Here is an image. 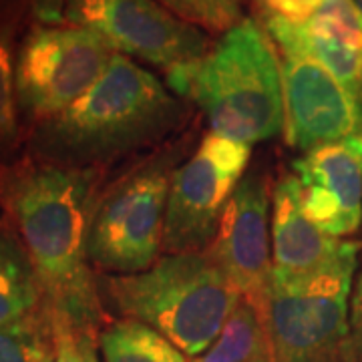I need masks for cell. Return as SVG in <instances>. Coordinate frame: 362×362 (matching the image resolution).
I'll return each mask as SVG.
<instances>
[{"label":"cell","instance_id":"cell-1","mask_svg":"<svg viewBox=\"0 0 362 362\" xmlns=\"http://www.w3.org/2000/svg\"><path fill=\"white\" fill-rule=\"evenodd\" d=\"M99 169L26 163L4 177V204L39 274L45 304L101 334L103 308L89 270Z\"/></svg>","mask_w":362,"mask_h":362},{"label":"cell","instance_id":"cell-2","mask_svg":"<svg viewBox=\"0 0 362 362\" xmlns=\"http://www.w3.org/2000/svg\"><path fill=\"white\" fill-rule=\"evenodd\" d=\"M165 77L171 89L199 105L211 133L252 145L284 131L278 52L252 18L221 35L206 57Z\"/></svg>","mask_w":362,"mask_h":362},{"label":"cell","instance_id":"cell-3","mask_svg":"<svg viewBox=\"0 0 362 362\" xmlns=\"http://www.w3.org/2000/svg\"><path fill=\"white\" fill-rule=\"evenodd\" d=\"M105 288L125 318L151 326L194 358L216 342L242 300L207 250L168 254L149 270L107 278Z\"/></svg>","mask_w":362,"mask_h":362},{"label":"cell","instance_id":"cell-4","mask_svg":"<svg viewBox=\"0 0 362 362\" xmlns=\"http://www.w3.org/2000/svg\"><path fill=\"white\" fill-rule=\"evenodd\" d=\"M183 105L147 69L115 52L93 87L63 115L47 121L51 145L77 159H107L161 139Z\"/></svg>","mask_w":362,"mask_h":362},{"label":"cell","instance_id":"cell-5","mask_svg":"<svg viewBox=\"0 0 362 362\" xmlns=\"http://www.w3.org/2000/svg\"><path fill=\"white\" fill-rule=\"evenodd\" d=\"M356 256L358 246L344 242L316 270L272 268L264 304L272 362H340Z\"/></svg>","mask_w":362,"mask_h":362},{"label":"cell","instance_id":"cell-6","mask_svg":"<svg viewBox=\"0 0 362 362\" xmlns=\"http://www.w3.org/2000/svg\"><path fill=\"white\" fill-rule=\"evenodd\" d=\"M113 47L89 28L35 25L16 54V99L26 115L52 121L103 77Z\"/></svg>","mask_w":362,"mask_h":362},{"label":"cell","instance_id":"cell-7","mask_svg":"<svg viewBox=\"0 0 362 362\" xmlns=\"http://www.w3.org/2000/svg\"><path fill=\"white\" fill-rule=\"evenodd\" d=\"M171 171L145 165L99 195L89 233V262L105 272L149 270L163 250Z\"/></svg>","mask_w":362,"mask_h":362},{"label":"cell","instance_id":"cell-8","mask_svg":"<svg viewBox=\"0 0 362 362\" xmlns=\"http://www.w3.org/2000/svg\"><path fill=\"white\" fill-rule=\"evenodd\" d=\"M250 156L246 143L207 133L194 156L171 175L163 252H199L211 244Z\"/></svg>","mask_w":362,"mask_h":362},{"label":"cell","instance_id":"cell-9","mask_svg":"<svg viewBox=\"0 0 362 362\" xmlns=\"http://www.w3.org/2000/svg\"><path fill=\"white\" fill-rule=\"evenodd\" d=\"M65 23L89 28L113 51L159 66L165 75L211 51L197 26L183 23L159 0H65Z\"/></svg>","mask_w":362,"mask_h":362},{"label":"cell","instance_id":"cell-10","mask_svg":"<svg viewBox=\"0 0 362 362\" xmlns=\"http://www.w3.org/2000/svg\"><path fill=\"white\" fill-rule=\"evenodd\" d=\"M286 109V141L300 151L362 135V103L316 59L278 49Z\"/></svg>","mask_w":362,"mask_h":362},{"label":"cell","instance_id":"cell-11","mask_svg":"<svg viewBox=\"0 0 362 362\" xmlns=\"http://www.w3.org/2000/svg\"><path fill=\"white\" fill-rule=\"evenodd\" d=\"M270 194L268 181L250 173L235 187L221 214L216 235L206 247L240 296L264 316L270 272V233H268Z\"/></svg>","mask_w":362,"mask_h":362},{"label":"cell","instance_id":"cell-12","mask_svg":"<svg viewBox=\"0 0 362 362\" xmlns=\"http://www.w3.org/2000/svg\"><path fill=\"white\" fill-rule=\"evenodd\" d=\"M300 204L308 220L330 238L362 223V135L306 151L294 161Z\"/></svg>","mask_w":362,"mask_h":362},{"label":"cell","instance_id":"cell-13","mask_svg":"<svg viewBox=\"0 0 362 362\" xmlns=\"http://www.w3.org/2000/svg\"><path fill=\"white\" fill-rule=\"evenodd\" d=\"M266 26L278 49L316 59L362 103V13L352 0H326L304 23L270 14Z\"/></svg>","mask_w":362,"mask_h":362},{"label":"cell","instance_id":"cell-14","mask_svg":"<svg viewBox=\"0 0 362 362\" xmlns=\"http://www.w3.org/2000/svg\"><path fill=\"white\" fill-rule=\"evenodd\" d=\"M344 242L320 232L300 204L296 175H284L272 194V264L288 272H310L328 264Z\"/></svg>","mask_w":362,"mask_h":362},{"label":"cell","instance_id":"cell-15","mask_svg":"<svg viewBox=\"0 0 362 362\" xmlns=\"http://www.w3.org/2000/svg\"><path fill=\"white\" fill-rule=\"evenodd\" d=\"M45 292L26 247L11 232H0V326L42 306Z\"/></svg>","mask_w":362,"mask_h":362},{"label":"cell","instance_id":"cell-16","mask_svg":"<svg viewBox=\"0 0 362 362\" xmlns=\"http://www.w3.org/2000/svg\"><path fill=\"white\" fill-rule=\"evenodd\" d=\"M258 361H272L268 330L262 312L242 298L216 342L192 362Z\"/></svg>","mask_w":362,"mask_h":362},{"label":"cell","instance_id":"cell-17","mask_svg":"<svg viewBox=\"0 0 362 362\" xmlns=\"http://www.w3.org/2000/svg\"><path fill=\"white\" fill-rule=\"evenodd\" d=\"M103 362H187V356L151 326L123 318L99 334Z\"/></svg>","mask_w":362,"mask_h":362},{"label":"cell","instance_id":"cell-18","mask_svg":"<svg viewBox=\"0 0 362 362\" xmlns=\"http://www.w3.org/2000/svg\"><path fill=\"white\" fill-rule=\"evenodd\" d=\"M0 362H52V324L45 302L35 312L0 326Z\"/></svg>","mask_w":362,"mask_h":362},{"label":"cell","instance_id":"cell-19","mask_svg":"<svg viewBox=\"0 0 362 362\" xmlns=\"http://www.w3.org/2000/svg\"><path fill=\"white\" fill-rule=\"evenodd\" d=\"M159 2L183 23L214 35H226L230 28L244 21L242 6L238 0H159Z\"/></svg>","mask_w":362,"mask_h":362},{"label":"cell","instance_id":"cell-20","mask_svg":"<svg viewBox=\"0 0 362 362\" xmlns=\"http://www.w3.org/2000/svg\"><path fill=\"white\" fill-rule=\"evenodd\" d=\"M13 35L14 26H0V149H13L18 137Z\"/></svg>","mask_w":362,"mask_h":362},{"label":"cell","instance_id":"cell-21","mask_svg":"<svg viewBox=\"0 0 362 362\" xmlns=\"http://www.w3.org/2000/svg\"><path fill=\"white\" fill-rule=\"evenodd\" d=\"M47 310L52 324V362H99V332L78 326L63 312L49 306Z\"/></svg>","mask_w":362,"mask_h":362},{"label":"cell","instance_id":"cell-22","mask_svg":"<svg viewBox=\"0 0 362 362\" xmlns=\"http://www.w3.org/2000/svg\"><path fill=\"white\" fill-rule=\"evenodd\" d=\"M26 14L39 25H63L65 0H0V26H16Z\"/></svg>","mask_w":362,"mask_h":362},{"label":"cell","instance_id":"cell-23","mask_svg":"<svg viewBox=\"0 0 362 362\" xmlns=\"http://www.w3.org/2000/svg\"><path fill=\"white\" fill-rule=\"evenodd\" d=\"M340 362H362V266L350 298L349 337L342 346Z\"/></svg>","mask_w":362,"mask_h":362},{"label":"cell","instance_id":"cell-24","mask_svg":"<svg viewBox=\"0 0 362 362\" xmlns=\"http://www.w3.org/2000/svg\"><path fill=\"white\" fill-rule=\"evenodd\" d=\"M262 2L270 8V14H276L290 23H304L326 0H262Z\"/></svg>","mask_w":362,"mask_h":362},{"label":"cell","instance_id":"cell-25","mask_svg":"<svg viewBox=\"0 0 362 362\" xmlns=\"http://www.w3.org/2000/svg\"><path fill=\"white\" fill-rule=\"evenodd\" d=\"M352 2L356 4V8H358V11H361V13H362V0H352Z\"/></svg>","mask_w":362,"mask_h":362},{"label":"cell","instance_id":"cell-26","mask_svg":"<svg viewBox=\"0 0 362 362\" xmlns=\"http://www.w3.org/2000/svg\"><path fill=\"white\" fill-rule=\"evenodd\" d=\"M258 362H272V361H258Z\"/></svg>","mask_w":362,"mask_h":362}]
</instances>
